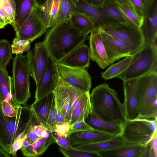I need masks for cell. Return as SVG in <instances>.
Here are the masks:
<instances>
[{
    "instance_id": "obj_7",
    "label": "cell",
    "mask_w": 157,
    "mask_h": 157,
    "mask_svg": "<svg viewBox=\"0 0 157 157\" xmlns=\"http://www.w3.org/2000/svg\"><path fill=\"white\" fill-rule=\"evenodd\" d=\"M100 28L106 33L126 43L131 49L132 55L140 49L145 43L140 28L130 21Z\"/></svg>"
},
{
    "instance_id": "obj_31",
    "label": "cell",
    "mask_w": 157,
    "mask_h": 157,
    "mask_svg": "<svg viewBox=\"0 0 157 157\" xmlns=\"http://www.w3.org/2000/svg\"><path fill=\"white\" fill-rule=\"evenodd\" d=\"M71 23L77 30L85 35L95 29L92 22L85 16L75 12L70 18Z\"/></svg>"
},
{
    "instance_id": "obj_5",
    "label": "cell",
    "mask_w": 157,
    "mask_h": 157,
    "mask_svg": "<svg viewBox=\"0 0 157 157\" xmlns=\"http://www.w3.org/2000/svg\"><path fill=\"white\" fill-rule=\"evenodd\" d=\"M157 133V119L137 117L126 119L123 123L120 139L126 144L147 146Z\"/></svg>"
},
{
    "instance_id": "obj_20",
    "label": "cell",
    "mask_w": 157,
    "mask_h": 157,
    "mask_svg": "<svg viewBox=\"0 0 157 157\" xmlns=\"http://www.w3.org/2000/svg\"><path fill=\"white\" fill-rule=\"evenodd\" d=\"M89 47L85 42L65 57L60 63L73 67L86 69L90 67Z\"/></svg>"
},
{
    "instance_id": "obj_36",
    "label": "cell",
    "mask_w": 157,
    "mask_h": 157,
    "mask_svg": "<svg viewBox=\"0 0 157 157\" xmlns=\"http://www.w3.org/2000/svg\"><path fill=\"white\" fill-rule=\"evenodd\" d=\"M11 45L6 39L0 40V66L5 68L13 59Z\"/></svg>"
},
{
    "instance_id": "obj_52",
    "label": "cell",
    "mask_w": 157,
    "mask_h": 157,
    "mask_svg": "<svg viewBox=\"0 0 157 157\" xmlns=\"http://www.w3.org/2000/svg\"><path fill=\"white\" fill-rule=\"evenodd\" d=\"M7 25L5 21L0 17V29L4 28Z\"/></svg>"
},
{
    "instance_id": "obj_35",
    "label": "cell",
    "mask_w": 157,
    "mask_h": 157,
    "mask_svg": "<svg viewBox=\"0 0 157 157\" xmlns=\"http://www.w3.org/2000/svg\"><path fill=\"white\" fill-rule=\"evenodd\" d=\"M0 5L2 10L15 31V18L16 9L15 1L14 0H0Z\"/></svg>"
},
{
    "instance_id": "obj_14",
    "label": "cell",
    "mask_w": 157,
    "mask_h": 157,
    "mask_svg": "<svg viewBox=\"0 0 157 157\" xmlns=\"http://www.w3.org/2000/svg\"><path fill=\"white\" fill-rule=\"evenodd\" d=\"M25 56L36 85L39 82L49 57L42 42L36 43L33 49L28 51Z\"/></svg>"
},
{
    "instance_id": "obj_8",
    "label": "cell",
    "mask_w": 157,
    "mask_h": 157,
    "mask_svg": "<svg viewBox=\"0 0 157 157\" xmlns=\"http://www.w3.org/2000/svg\"><path fill=\"white\" fill-rule=\"evenodd\" d=\"M33 1L30 14L15 34L18 40H29L32 42L40 37L48 29L42 18L40 3L37 0Z\"/></svg>"
},
{
    "instance_id": "obj_39",
    "label": "cell",
    "mask_w": 157,
    "mask_h": 157,
    "mask_svg": "<svg viewBox=\"0 0 157 157\" xmlns=\"http://www.w3.org/2000/svg\"><path fill=\"white\" fill-rule=\"evenodd\" d=\"M31 43L29 40H18L15 37L11 44L12 53L16 55H20L23 52L28 51L30 48Z\"/></svg>"
},
{
    "instance_id": "obj_18",
    "label": "cell",
    "mask_w": 157,
    "mask_h": 157,
    "mask_svg": "<svg viewBox=\"0 0 157 157\" xmlns=\"http://www.w3.org/2000/svg\"><path fill=\"white\" fill-rule=\"evenodd\" d=\"M137 79L123 81L124 101L126 119L132 120L137 117L136 86Z\"/></svg>"
},
{
    "instance_id": "obj_19",
    "label": "cell",
    "mask_w": 157,
    "mask_h": 157,
    "mask_svg": "<svg viewBox=\"0 0 157 157\" xmlns=\"http://www.w3.org/2000/svg\"><path fill=\"white\" fill-rule=\"evenodd\" d=\"M67 136L72 147L97 143L109 140L116 136L94 130L75 132Z\"/></svg>"
},
{
    "instance_id": "obj_3",
    "label": "cell",
    "mask_w": 157,
    "mask_h": 157,
    "mask_svg": "<svg viewBox=\"0 0 157 157\" xmlns=\"http://www.w3.org/2000/svg\"><path fill=\"white\" fill-rule=\"evenodd\" d=\"M90 99L92 111L99 118L123 123L126 120L123 103L120 101L116 91L106 83L94 88L90 94Z\"/></svg>"
},
{
    "instance_id": "obj_46",
    "label": "cell",
    "mask_w": 157,
    "mask_h": 157,
    "mask_svg": "<svg viewBox=\"0 0 157 157\" xmlns=\"http://www.w3.org/2000/svg\"><path fill=\"white\" fill-rule=\"evenodd\" d=\"M70 127V125L67 122L56 124L54 127L53 132H54L58 136L67 137V132Z\"/></svg>"
},
{
    "instance_id": "obj_53",
    "label": "cell",
    "mask_w": 157,
    "mask_h": 157,
    "mask_svg": "<svg viewBox=\"0 0 157 157\" xmlns=\"http://www.w3.org/2000/svg\"><path fill=\"white\" fill-rule=\"evenodd\" d=\"M149 157H156L154 151L152 148L151 147Z\"/></svg>"
},
{
    "instance_id": "obj_29",
    "label": "cell",
    "mask_w": 157,
    "mask_h": 157,
    "mask_svg": "<svg viewBox=\"0 0 157 157\" xmlns=\"http://www.w3.org/2000/svg\"><path fill=\"white\" fill-rule=\"evenodd\" d=\"M118 8L128 20L140 28L144 18L140 17L136 12L130 0H115Z\"/></svg>"
},
{
    "instance_id": "obj_51",
    "label": "cell",
    "mask_w": 157,
    "mask_h": 157,
    "mask_svg": "<svg viewBox=\"0 0 157 157\" xmlns=\"http://www.w3.org/2000/svg\"><path fill=\"white\" fill-rule=\"evenodd\" d=\"M0 157H10V156L9 154L0 147Z\"/></svg>"
},
{
    "instance_id": "obj_21",
    "label": "cell",
    "mask_w": 157,
    "mask_h": 157,
    "mask_svg": "<svg viewBox=\"0 0 157 157\" xmlns=\"http://www.w3.org/2000/svg\"><path fill=\"white\" fill-rule=\"evenodd\" d=\"M147 146L126 144L111 149L98 152L101 157H140L146 151Z\"/></svg>"
},
{
    "instance_id": "obj_17",
    "label": "cell",
    "mask_w": 157,
    "mask_h": 157,
    "mask_svg": "<svg viewBox=\"0 0 157 157\" xmlns=\"http://www.w3.org/2000/svg\"><path fill=\"white\" fill-rule=\"evenodd\" d=\"M85 122L94 130L115 136L121 135L123 123L121 121H106L98 117L91 111L85 119Z\"/></svg>"
},
{
    "instance_id": "obj_10",
    "label": "cell",
    "mask_w": 157,
    "mask_h": 157,
    "mask_svg": "<svg viewBox=\"0 0 157 157\" xmlns=\"http://www.w3.org/2000/svg\"><path fill=\"white\" fill-rule=\"evenodd\" d=\"M55 62L60 77L71 85L90 92L92 81L90 75L86 69L69 67Z\"/></svg>"
},
{
    "instance_id": "obj_12",
    "label": "cell",
    "mask_w": 157,
    "mask_h": 157,
    "mask_svg": "<svg viewBox=\"0 0 157 157\" xmlns=\"http://www.w3.org/2000/svg\"><path fill=\"white\" fill-rule=\"evenodd\" d=\"M59 78L55 62L49 56L39 80L36 85L35 101L53 92Z\"/></svg>"
},
{
    "instance_id": "obj_37",
    "label": "cell",
    "mask_w": 157,
    "mask_h": 157,
    "mask_svg": "<svg viewBox=\"0 0 157 157\" xmlns=\"http://www.w3.org/2000/svg\"><path fill=\"white\" fill-rule=\"evenodd\" d=\"M91 111L90 102L72 109L69 123L70 125H71L76 122L84 120Z\"/></svg>"
},
{
    "instance_id": "obj_22",
    "label": "cell",
    "mask_w": 157,
    "mask_h": 157,
    "mask_svg": "<svg viewBox=\"0 0 157 157\" xmlns=\"http://www.w3.org/2000/svg\"><path fill=\"white\" fill-rule=\"evenodd\" d=\"M54 98V93L52 92L35 101L31 105L32 111L40 124L47 128L46 122Z\"/></svg>"
},
{
    "instance_id": "obj_6",
    "label": "cell",
    "mask_w": 157,
    "mask_h": 157,
    "mask_svg": "<svg viewBox=\"0 0 157 157\" xmlns=\"http://www.w3.org/2000/svg\"><path fill=\"white\" fill-rule=\"evenodd\" d=\"M30 75V68L25 56L16 55L13 63L12 80L14 99L18 105H25L31 98Z\"/></svg>"
},
{
    "instance_id": "obj_23",
    "label": "cell",
    "mask_w": 157,
    "mask_h": 157,
    "mask_svg": "<svg viewBox=\"0 0 157 157\" xmlns=\"http://www.w3.org/2000/svg\"><path fill=\"white\" fill-rule=\"evenodd\" d=\"M53 92L56 101L62 110L66 122L69 124L72 110L71 102L63 80L60 77L58 83Z\"/></svg>"
},
{
    "instance_id": "obj_24",
    "label": "cell",
    "mask_w": 157,
    "mask_h": 157,
    "mask_svg": "<svg viewBox=\"0 0 157 157\" xmlns=\"http://www.w3.org/2000/svg\"><path fill=\"white\" fill-rule=\"evenodd\" d=\"M126 144L120 136H116L109 140L93 144L74 146V149L91 152L98 153L104 150L116 148Z\"/></svg>"
},
{
    "instance_id": "obj_26",
    "label": "cell",
    "mask_w": 157,
    "mask_h": 157,
    "mask_svg": "<svg viewBox=\"0 0 157 157\" xmlns=\"http://www.w3.org/2000/svg\"><path fill=\"white\" fill-rule=\"evenodd\" d=\"M60 2V0H48L40 4L42 18L47 29L55 25Z\"/></svg>"
},
{
    "instance_id": "obj_30",
    "label": "cell",
    "mask_w": 157,
    "mask_h": 157,
    "mask_svg": "<svg viewBox=\"0 0 157 157\" xmlns=\"http://www.w3.org/2000/svg\"><path fill=\"white\" fill-rule=\"evenodd\" d=\"M18 2L15 18V34L30 14L34 2L33 0H21Z\"/></svg>"
},
{
    "instance_id": "obj_44",
    "label": "cell",
    "mask_w": 157,
    "mask_h": 157,
    "mask_svg": "<svg viewBox=\"0 0 157 157\" xmlns=\"http://www.w3.org/2000/svg\"><path fill=\"white\" fill-rule=\"evenodd\" d=\"M138 15L144 18L147 0H130Z\"/></svg>"
},
{
    "instance_id": "obj_1",
    "label": "cell",
    "mask_w": 157,
    "mask_h": 157,
    "mask_svg": "<svg viewBox=\"0 0 157 157\" xmlns=\"http://www.w3.org/2000/svg\"><path fill=\"white\" fill-rule=\"evenodd\" d=\"M89 37L74 28L69 18L49 30L42 43L50 57L60 63Z\"/></svg>"
},
{
    "instance_id": "obj_27",
    "label": "cell",
    "mask_w": 157,
    "mask_h": 157,
    "mask_svg": "<svg viewBox=\"0 0 157 157\" xmlns=\"http://www.w3.org/2000/svg\"><path fill=\"white\" fill-rule=\"evenodd\" d=\"M0 100L10 101L15 106L17 105L13 97L12 80L6 68L0 66Z\"/></svg>"
},
{
    "instance_id": "obj_42",
    "label": "cell",
    "mask_w": 157,
    "mask_h": 157,
    "mask_svg": "<svg viewBox=\"0 0 157 157\" xmlns=\"http://www.w3.org/2000/svg\"><path fill=\"white\" fill-rule=\"evenodd\" d=\"M157 98L148 105L141 117L150 120L157 119Z\"/></svg>"
},
{
    "instance_id": "obj_48",
    "label": "cell",
    "mask_w": 157,
    "mask_h": 157,
    "mask_svg": "<svg viewBox=\"0 0 157 157\" xmlns=\"http://www.w3.org/2000/svg\"><path fill=\"white\" fill-rule=\"evenodd\" d=\"M89 4L94 7L101 8L105 0H85Z\"/></svg>"
},
{
    "instance_id": "obj_11",
    "label": "cell",
    "mask_w": 157,
    "mask_h": 157,
    "mask_svg": "<svg viewBox=\"0 0 157 157\" xmlns=\"http://www.w3.org/2000/svg\"><path fill=\"white\" fill-rule=\"evenodd\" d=\"M76 12L88 18L95 29L120 23L101 8L93 6L85 0H76Z\"/></svg>"
},
{
    "instance_id": "obj_49",
    "label": "cell",
    "mask_w": 157,
    "mask_h": 157,
    "mask_svg": "<svg viewBox=\"0 0 157 157\" xmlns=\"http://www.w3.org/2000/svg\"><path fill=\"white\" fill-rule=\"evenodd\" d=\"M0 17L5 22L8 24H11L10 22L8 20L4 13L2 10L0 5Z\"/></svg>"
},
{
    "instance_id": "obj_28",
    "label": "cell",
    "mask_w": 157,
    "mask_h": 157,
    "mask_svg": "<svg viewBox=\"0 0 157 157\" xmlns=\"http://www.w3.org/2000/svg\"><path fill=\"white\" fill-rule=\"evenodd\" d=\"M63 82L70 96L72 110L90 102V92L73 86L64 80Z\"/></svg>"
},
{
    "instance_id": "obj_9",
    "label": "cell",
    "mask_w": 157,
    "mask_h": 157,
    "mask_svg": "<svg viewBox=\"0 0 157 157\" xmlns=\"http://www.w3.org/2000/svg\"><path fill=\"white\" fill-rule=\"evenodd\" d=\"M136 96L137 117H142L151 103L157 98V71L137 79Z\"/></svg>"
},
{
    "instance_id": "obj_45",
    "label": "cell",
    "mask_w": 157,
    "mask_h": 157,
    "mask_svg": "<svg viewBox=\"0 0 157 157\" xmlns=\"http://www.w3.org/2000/svg\"><path fill=\"white\" fill-rule=\"evenodd\" d=\"M53 133L56 143L57 144L59 147L64 150H68L72 147L67 136H59L54 132H53Z\"/></svg>"
},
{
    "instance_id": "obj_32",
    "label": "cell",
    "mask_w": 157,
    "mask_h": 157,
    "mask_svg": "<svg viewBox=\"0 0 157 157\" xmlns=\"http://www.w3.org/2000/svg\"><path fill=\"white\" fill-rule=\"evenodd\" d=\"M132 55L125 57L117 63L112 64L105 71L101 73L102 77L105 80L117 78L128 67Z\"/></svg>"
},
{
    "instance_id": "obj_16",
    "label": "cell",
    "mask_w": 157,
    "mask_h": 157,
    "mask_svg": "<svg viewBox=\"0 0 157 157\" xmlns=\"http://www.w3.org/2000/svg\"><path fill=\"white\" fill-rule=\"evenodd\" d=\"M90 34L89 49L91 59L96 62L100 68L105 69L110 64L102 41L99 28L95 29Z\"/></svg>"
},
{
    "instance_id": "obj_38",
    "label": "cell",
    "mask_w": 157,
    "mask_h": 157,
    "mask_svg": "<svg viewBox=\"0 0 157 157\" xmlns=\"http://www.w3.org/2000/svg\"><path fill=\"white\" fill-rule=\"evenodd\" d=\"M59 149L65 157H101L98 153L79 150L72 147L68 150H64L59 147Z\"/></svg>"
},
{
    "instance_id": "obj_41",
    "label": "cell",
    "mask_w": 157,
    "mask_h": 157,
    "mask_svg": "<svg viewBox=\"0 0 157 157\" xmlns=\"http://www.w3.org/2000/svg\"><path fill=\"white\" fill-rule=\"evenodd\" d=\"M18 105L15 106L10 102L7 101H3L1 102V107L3 113L5 116L9 117H14L17 116V108Z\"/></svg>"
},
{
    "instance_id": "obj_34",
    "label": "cell",
    "mask_w": 157,
    "mask_h": 157,
    "mask_svg": "<svg viewBox=\"0 0 157 157\" xmlns=\"http://www.w3.org/2000/svg\"><path fill=\"white\" fill-rule=\"evenodd\" d=\"M101 8L120 23L129 21L119 10L115 0H105Z\"/></svg>"
},
{
    "instance_id": "obj_2",
    "label": "cell",
    "mask_w": 157,
    "mask_h": 157,
    "mask_svg": "<svg viewBox=\"0 0 157 157\" xmlns=\"http://www.w3.org/2000/svg\"><path fill=\"white\" fill-rule=\"evenodd\" d=\"M1 102L0 100V147L12 157H17L33 113L31 105H18L16 116L6 117L3 113Z\"/></svg>"
},
{
    "instance_id": "obj_50",
    "label": "cell",
    "mask_w": 157,
    "mask_h": 157,
    "mask_svg": "<svg viewBox=\"0 0 157 157\" xmlns=\"http://www.w3.org/2000/svg\"><path fill=\"white\" fill-rule=\"evenodd\" d=\"M151 147L149 145H147V148L144 153L140 157H149Z\"/></svg>"
},
{
    "instance_id": "obj_43",
    "label": "cell",
    "mask_w": 157,
    "mask_h": 157,
    "mask_svg": "<svg viewBox=\"0 0 157 157\" xmlns=\"http://www.w3.org/2000/svg\"><path fill=\"white\" fill-rule=\"evenodd\" d=\"M56 117L55 101L54 98L52 107L46 122L47 127L52 132L54 131V127L56 124Z\"/></svg>"
},
{
    "instance_id": "obj_15",
    "label": "cell",
    "mask_w": 157,
    "mask_h": 157,
    "mask_svg": "<svg viewBox=\"0 0 157 157\" xmlns=\"http://www.w3.org/2000/svg\"><path fill=\"white\" fill-rule=\"evenodd\" d=\"M140 29L145 42L157 43V0H147Z\"/></svg>"
},
{
    "instance_id": "obj_33",
    "label": "cell",
    "mask_w": 157,
    "mask_h": 157,
    "mask_svg": "<svg viewBox=\"0 0 157 157\" xmlns=\"http://www.w3.org/2000/svg\"><path fill=\"white\" fill-rule=\"evenodd\" d=\"M76 0H60L55 25L70 18L76 12Z\"/></svg>"
},
{
    "instance_id": "obj_4",
    "label": "cell",
    "mask_w": 157,
    "mask_h": 157,
    "mask_svg": "<svg viewBox=\"0 0 157 157\" xmlns=\"http://www.w3.org/2000/svg\"><path fill=\"white\" fill-rule=\"evenodd\" d=\"M154 71H157V43L145 42L132 55L127 69L117 78L123 81L137 79Z\"/></svg>"
},
{
    "instance_id": "obj_40",
    "label": "cell",
    "mask_w": 157,
    "mask_h": 157,
    "mask_svg": "<svg viewBox=\"0 0 157 157\" xmlns=\"http://www.w3.org/2000/svg\"><path fill=\"white\" fill-rule=\"evenodd\" d=\"M94 130L84 120L76 122L71 125L67 132V136L75 132L83 131H93Z\"/></svg>"
},
{
    "instance_id": "obj_13",
    "label": "cell",
    "mask_w": 157,
    "mask_h": 157,
    "mask_svg": "<svg viewBox=\"0 0 157 157\" xmlns=\"http://www.w3.org/2000/svg\"><path fill=\"white\" fill-rule=\"evenodd\" d=\"M99 29L109 64L132 55L131 49L126 43L105 32L101 28Z\"/></svg>"
},
{
    "instance_id": "obj_25",
    "label": "cell",
    "mask_w": 157,
    "mask_h": 157,
    "mask_svg": "<svg viewBox=\"0 0 157 157\" xmlns=\"http://www.w3.org/2000/svg\"><path fill=\"white\" fill-rule=\"evenodd\" d=\"M56 143L53 135L48 138H41L26 147L22 148L21 150L23 155L26 157H38L42 155L48 147Z\"/></svg>"
},
{
    "instance_id": "obj_47",
    "label": "cell",
    "mask_w": 157,
    "mask_h": 157,
    "mask_svg": "<svg viewBox=\"0 0 157 157\" xmlns=\"http://www.w3.org/2000/svg\"><path fill=\"white\" fill-rule=\"evenodd\" d=\"M157 134L155 133L147 145L152 148L154 151L155 156L157 157Z\"/></svg>"
}]
</instances>
